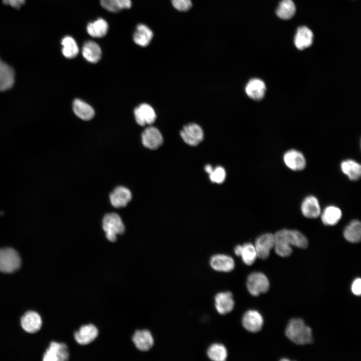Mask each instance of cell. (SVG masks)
Masks as SVG:
<instances>
[{
  "label": "cell",
  "instance_id": "obj_27",
  "mask_svg": "<svg viewBox=\"0 0 361 361\" xmlns=\"http://www.w3.org/2000/svg\"><path fill=\"white\" fill-rule=\"evenodd\" d=\"M340 167L342 172L350 180H356L360 177L361 166L356 161L352 159L345 160L341 163Z\"/></svg>",
  "mask_w": 361,
  "mask_h": 361
},
{
  "label": "cell",
  "instance_id": "obj_37",
  "mask_svg": "<svg viewBox=\"0 0 361 361\" xmlns=\"http://www.w3.org/2000/svg\"><path fill=\"white\" fill-rule=\"evenodd\" d=\"M173 6L179 11H187L192 7L191 0H171Z\"/></svg>",
  "mask_w": 361,
  "mask_h": 361
},
{
  "label": "cell",
  "instance_id": "obj_13",
  "mask_svg": "<svg viewBox=\"0 0 361 361\" xmlns=\"http://www.w3.org/2000/svg\"><path fill=\"white\" fill-rule=\"evenodd\" d=\"M99 333L96 326L88 324L82 326L75 332L74 336L76 341L81 345H86L94 341Z\"/></svg>",
  "mask_w": 361,
  "mask_h": 361
},
{
  "label": "cell",
  "instance_id": "obj_12",
  "mask_svg": "<svg viewBox=\"0 0 361 361\" xmlns=\"http://www.w3.org/2000/svg\"><path fill=\"white\" fill-rule=\"evenodd\" d=\"M134 113L136 121L141 126L152 124L156 118L153 108L146 103L141 104L137 107L134 110Z\"/></svg>",
  "mask_w": 361,
  "mask_h": 361
},
{
  "label": "cell",
  "instance_id": "obj_17",
  "mask_svg": "<svg viewBox=\"0 0 361 361\" xmlns=\"http://www.w3.org/2000/svg\"><path fill=\"white\" fill-rule=\"evenodd\" d=\"M132 341L136 347L143 351L149 350L154 343L153 336L147 329L135 331L132 336Z\"/></svg>",
  "mask_w": 361,
  "mask_h": 361
},
{
  "label": "cell",
  "instance_id": "obj_28",
  "mask_svg": "<svg viewBox=\"0 0 361 361\" xmlns=\"http://www.w3.org/2000/svg\"><path fill=\"white\" fill-rule=\"evenodd\" d=\"M345 239L353 243L360 241L361 238V224L358 220L352 221L345 228L343 232Z\"/></svg>",
  "mask_w": 361,
  "mask_h": 361
},
{
  "label": "cell",
  "instance_id": "obj_4",
  "mask_svg": "<svg viewBox=\"0 0 361 361\" xmlns=\"http://www.w3.org/2000/svg\"><path fill=\"white\" fill-rule=\"evenodd\" d=\"M246 286L249 292L252 295L257 296L268 290L269 282L263 273L253 272L248 276Z\"/></svg>",
  "mask_w": 361,
  "mask_h": 361
},
{
  "label": "cell",
  "instance_id": "obj_29",
  "mask_svg": "<svg viewBox=\"0 0 361 361\" xmlns=\"http://www.w3.org/2000/svg\"><path fill=\"white\" fill-rule=\"evenodd\" d=\"M295 12L296 7L292 0H281L276 11L277 16L284 20L291 19Z\"/></svg>",
  "mask_w": 361,
  "mask_h": 361
},
{
  "label": "cell",
  "instance_id": "obj_19",
  "mask_svg": "<svg viewBox=\"0 0 361 361\" xmlns=\"http://www.w3.org/2000/svg\"><path fill=\"white\" fill-rule=\"evenodd\" d=\"M313 40V34L311 30L306 26H300L297 29L294 36V43L295 47L300 50L310 47Z\"/></svg>",
  "mask_w": 361,
  "mask_h": 361
},
{
  "label": "cell",
  "instance_id": "obj_25",
  "mask_svg": "<svg viewBox=\"0 0 361 361\" xmlns=\"http://www.w3.org/2000/svg\"><path fill=\"white\" fill-rule=\"evenodd\" d=\"M73 107L76 115L84 120H89L94 116L93 108L80 99H76L74 101Z\"/></svg>",
  "mask_w": 361,
  "mask_h": 361
},
{
  "label": "cell",
  "instance_id": "obj_26",
  "mask_svg": "<svg viewBox=\"0 0 361 361\" xmlns=\"http://www.w3.org/2000/svg\"><path fill=\"white\" fill-rule=\"evenodd\" d=\"M108 30V23L102 18H99L93 22L89 23L87 26L88 34L95 38H101L105 36Z\"/></svg>",
  "mask_w": 361,
  "mask_h": 361
},
{
  "label": "cell",
  "instance_id": "obj_31",
  "mask_svg": "<svg viewBox=\"0 0 361 361\" xmlns=\"http://www.w3.org/2000/svg\"><path fill=\"white\" fill-rule=\"evenodd\" d=\"M61 44L63 46L62 52L65 57L72 59L77 56L79 53V48L77 43L72 37L69 36L64 37Z\"/></svg>",
  "mask_w": 361,
  "mask_h": 361
},
{
  "label": "cell",
  "instance_id": "obj_3",
  "mask_svg": "<svg viewBox=\"0 0 361 361\" xmlns=\"http://www.w3.org/2000/svg\"><path fill=\"white\" fill-rule=\"evenodd\" d=\"M21 264L18 253L11 248L0 249V272L12 273L17 270Z\"/></svg>",
  "mask_w": 361,
  "mask_h": 361
},
{
  "label": "cell",
  "instance_id": "obj_14",
  "mask_svg": "<svg viewBox=\"0 0 361 361\" xmlns=\"http://www.w3.org/2000/svg\"><path fill=\"white\" fill-rule=\"evenodd\" d=\"M242 322L247 330L256 332L261 330L263 324V319L259 312L255 310H250L245 313Z\"/></svg>",
  "mask_w": 361,
  "mask_h": 361
},
{
  "label": "cell",
  "instance_id": "obj_2",
  "mask_svg": "<svg viewBox=\"0 0 361 361\" xmlns=\"http://www.w3.org/2000/svg\"><path fill=\"white\" fill-rule=\"evenodd\" d=\"M102 228L107 240L111 242L117 240V236L123 234L125 226L120 216L115 213L106 214L102 219Z\"/></svg>",
  "mask_w": 361,
  "mask_h": 361
},
{
  "label": "cell",
  "instance_id": "obj_34",
  "mask_svg": "<svg viewBox=\"0 0 361 361\" xmlns=\"http://www.w3.org/2000/svg\"><path fill=\"white\" fill-rule=\"evenodd\" d=\"M209 175L210 179L212 183L221 184L226 179V171L223 166H217L213 168Z\"/></svg>",
  "mask_w": 361,
  "mask_h": 361
},
{
  "label": "cell",
  "instance_id": "obj_7",
  "mask_svg": "<svg viewBox=\"0 0 361 361\" xmlns=\"http://www.w3.org/2000/svg\"><path fill=\"white\" fill-rule=\"evenodd\" d=\"M69 356L68 347L64 343L52 341L45 352L44 361H64Z\"/></svg>",
  "mask_w": 361,
  "mask_h": 361
},
{
  "label": "cell",
  "instance_id": "obj_38",
  "mask_svg": "<svg viewBox=\"0 0 361 361\" xmlns=\"http://www.w3.org/2000/svg\"><path fill=\"white\" fill-rule=\"evenodd\" d=\"M351 291L355 295H360L361 293V280L359 278L355 279L351 285Z\"/></svg>",
  "mask_w": 361,
  "mask_h": 361
},
{
  "label": "cell",
  "instance_id": "obj_24",
  "mask_svg": "<svg viewBox=\"0 0 361 361\" xmlns=\"http://www.w3.org/2000/svg\"><path fill=\"white\" fill-rule=\"evenodd\" d=\"M152 37L153 33L147 26L139 24L134 33L133 41L140 46L146 47L149 44Z\"/></svg>",
  "mask_w": 361,
  "mask_h": 361
},
{
  "label": "cell",
  "instance_id": "obj_33",
  "mask_svg": "<svg viewBox=\"0 0 361 361\" xmlns=\"http://www.w3.org/2000/svg\"><path fill=\"white\" fill-rule=\"evenodd\" d=\"M240 256L246 265H251L253 264L258 257L254 245L250 243L242 245Z\"/></svg>",
  "mask_w": 361,
  "mask_h": 361
},
{
  "label": "cell",
  "instance_id": "obj_6",
  "mask_svg": "<svg viewBox=\"0 0 361 361\" xmlns=\"http://www.w3.org/2000/svg\"><path fill=\"white\" fill-rule=\"evenodd\" d=\"M180 136L185 143L191 146L199 144L204 139V131L201 127L194 123L184 126L180 131Z\"/></svg>",
  "mask_w": 361,
  "mask_h": 361
},
{
  "label": "cell",
  "instance_id": "obj_30",
  "mask_svg": "<svg viewBox=\"0 0 361 361\" xmlns=\"http://www.w3.org/2000/svg\"><path fill=\"white\" fill-rule=\"evenodd\" d=\"M341 216V211L338 208L330 206L324 210L321 214V220L324 224L332 226L338 223Z\"/></svg>",
  "mask_w": 361,
  "mask_h": 361
},
{
  "label": "cell",
  "instance_id": "obj_40",
  "mask_svg": "<svg viewBox=\"0 0 361 361\" xmlns=\"http://www.w3.org/2000/svg\"><path fill=\"white\" fill-rule=\"evenodd\" d=\"M121 9H129L131 6L130 0H115Z\"/></svg>",
  "mask_w": 361,
  "mask_h": 361
},
{
  "label": "cell",
  "instance_id": "obj_41",
  "mask_svg": "<svg viewBox=\"0 0 361 361\" xmlns=\"http://www.w3.org/2000/svg\"><path fill=\"white\" fill-rule=\"evenodd\" d=\"M242 249V245H237L234 248V253L236 255L240 256Z\"/></svg>",
  "mask_w": 361,
  "mask_h": 361
},
{
  "label": "cell",
  "instance_id": "obj_15",
  "mask_svg": "<svg viewBox=\"0 0 361 361\" xmlns=\"http://www.w3.org/2000/svg\"><path fill=\"white\" fill-rule=\"evenodd\" d=\"M285 165L293 170H301L306 165V160L303 154L295 149L286 151L283 155Z\"/></svg>",
  "mask_w": 361,
  "mask_h": 361
},
{
  "label": "cell",
  "instance_id": "obj_1",
  "mask_svg": "<svg viewBox=\"0 0 361 361\" xmlns=\"http://www.w3.org/2000/svg\"><path fill=\"white\" fill-rule=\"evenodd\" d=\"M285 334L294 343L304 345L312 341V330L301 319H293L289 322Z\"/></svg>",
  "mask_w": 361,
  "mask_h": 361
},
{
  "label": "cell",
  "instance_id": "obj_42",
  "mask_svg": "<svg viewBox=\"0 0 361 361\" xmlns=\"http://www.w3.org/2000/svg\"><path fill=\"white\" fill-rule=\"evenodd\" d=\"M213 167L210 164H207L205 166V170L206 172L209 174L212 170Z\"/></svg>",
  "mask_w": 361,
  "mask_h": 361
},
{
  "label": "cell",
  "instance_id": "obj_21",
  "mask_svg": "<svg viewBox=\"0 0 361 361\" xmlns=\"http://www.w3.org/2000/svg\"><path fill=\"white\" fill-rule=\"evenodd\" d=\"M15 82L13 68L0 58V91L10 89Z\"/></svg>",
  "mask_w": 361,
  "mask_h": 361
},
{
  "label": "cell",
  "instance_id": "obj_36",
  "mask_svg": "<svg viewBox=\"0 0 361 361\" xmlns=\"http://www.w3.org/2000/svg\"><path fill=\"white\" fill-rule=\"evenodd\" d=\"M100 4L104 9L110 12L117 13L122 10L115 0H100Z\"/></svg>",
  "mask_w": 361,
  "mask_h": 361
},
{
  "label": "cell",
  "instance_id": "obj_22",
  "mask_svg": "<svg viewBox=\"0 0 361 361\" xmlns=\"http://www.w3.org/2000/svg\"><path fill=\"white\" fill-rule=\"evenodd\" d=\"M301 210L303 215L308 218H315L320 215V208L316 198L307 197L302 202Z\"/></svg>",
  "mask_w": 361,
  "mask_h": 361
},
{
  "label": "cell",
  "instance_id": "obj_10",
  "mask_svg": "<svg viewBox=\"0 0 361 361\" xmlns=\"http://www.w3.org/2000/svg\"><path fill=\"white\" fill-rule=\"evenodd\" d=\"M131 191L123 186H118L110 194L111 204L116 208L126 207L132 199Z\"/></svg>",
  "mask_w": 361,
  "mask_h": 361
},
{
  "label": "cell",
  "instance_id": "obj_8",
  "mask_svg": "<svg viewBox=\"0 0 361 361\" xmlns=\"http://www.w3.org/2000/svg\"><path fill=\"white\" fill-rule=\"evenodd\" d=\"M275 238L274 235L266 233L257 238L254 245L257 252V257L262 259H266L270 254V250L274 248Z\"/></svg>",
  "mask_w": 361,
  "mask_h": 361
},
{
  "label": "cell",
  "instance_id": "obj_20",
  "mask_svg": "<svg viewBox=\"0 0 361 361\" xmlns=\"http://www.w3.org/2000/svg\"><path fill=\"white\" fill-rule=\"evenodd\" d=\"M21 323L23 328L26 331L34 333L40 329L42 325V319L38 313L30 311L26 312L22 316Z\"/></svg>",
  "mask_w": 361,
  "mask_h": 361
},
{
  "label": "cell",
  "instance_id": "obj_5",
  "mask_svg": "<svg viewBox=\"0 0 361 361\" xmlns=\"http://www.w3.org/2000/svg\"><path fill=\"white\" fill-rule=\"evenodd\" d=\"M275 240L284 241L290 246L300 248H306L308 246L306 238L296 230L283 229L274 234Z\"/></svg>",
  "mask_w": 361,
  "mask_h": 361
},
{
  "label": "cell",
  "instance_id": "obj_16",
  "mask_svg": "<svg viewBox=\"0 0 361 361\" xmlns=\"http://www.w3.org/2000/svg\"><path fill=\"white\" fill-rule=\"evenodd\" d=\"M210 264L215 270L229 272L235 267L234 259L230 256L218 254L213 255L210 259Z\"/></svg>",
  "mask_w": 361,
  "mask_h": 361
},
{
  "label": "cell",
  "instance_id": "obj_9",
  "mask_svg": "<svg viewBox=\"0 0 361 361\" xmlns=\"http://www.w3.org/2000/svg\"><path fill=\"white\" fill-rule=\"evenodd\" d=\"M143 145L150 149H156L163 143V139L159 130L153 126L147 127L141 135Z\"/></svg>",
  "mask_w": 361,
  "mask_h": 361
},
{
  "label": "cell",
  "instance_id": "obj_39",
  "mask_svg": "<svg viewBox=\"0 0 361 361\" xmlns=\"http://www.w3.org/2000/svg\"><path fill=\"white\" fill-rule=\"evenodd\" d=\"M26 0H3L4 4L14 8H19L24 4Z\"/></svg>",
  "mask_w": 361,
  "mask_h": 361
},
{
  "label": "cell",
  "instance_id": "obj_18",
  "mask_svg": "<svg viewBox=\"0 0 361 361\" xmlns=\"http://www.w3.org/2000/svg\"><path fill=\"white\" fill-rule=\"evenodd\" d=\"M234 305L233 295L230 292H220L215 297L216 309L221 314H226L232 311Z\"/></svg>",
  "mask_w": 361,
  "mask_h": 361
},
{
  "label": "cell",
  "instance_id": "obj_35",
  "mask_svg": "<svg viewBox=\"0 0 361 361\" xmlns=\"http://www.w3.org/2000/svg\"><path fill=\"white\" fill-rule=\"evenodd\" d=\"M274 248L276 253L283 257H288L292 252L291 246L281 240H275Z\"/></svg>",
  "mask_w": 361,
  "mask_h": 361
},
{
  "label": "cell",
  "instance_id": "obj_32",
  "mask_svg": "<svg viewBox=\"0 0 361 361\" xmlns=\"http://www.w3.org/2000/svg\"><path fill=\"white\" fill-rule=\"evenodd\" d=\"M208 357L214 361H224L228 356V352L225 346L220 343L212 344L208 349Z\"/></svg>",
  "mask_w": 361,
  "mask_h": 361
},
{
  "label": "cell",
  "instance_id": "obj_23",
  "mask_svg": "<svg viewBox=\"0 0 361 361\" xmlns=\"http://www.w3.org/2000/svg\"><path fill=\"white\" fill-rule=\"evenodd\" d=\"M82 53L83 57L88 62L95 63L101 57V50L99 46L92 41H86L82 47Z\"/></svg>",
  "mask_w": 361,
  "mask_h": 361
},
{
  "label": "cell",
  "instance_id": "obj_11",
  "mask_svg": "<svg viewBox=\"0 0 361 361\" xmlns=\"http://www.w3.org/2000/svg\"><path fill=\"white\" fill-rule=\"evenodd\" d=\"M266 89L265 83L261 79L257 78L250 79L245 86V92L247 96L255 101H260L263 99Z\"/></svg>",
  "mask_w": 361,
  "mask_h": 361
}]
</instances>
